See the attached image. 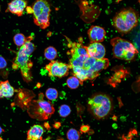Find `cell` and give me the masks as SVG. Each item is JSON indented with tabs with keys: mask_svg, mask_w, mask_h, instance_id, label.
Instances as JSON below:
<instances>
[{
	"mask_svg": "<svg viewBox=\"0 0 140 140\" xmlns=\"http://www.w3.org/2000/svg\"><path fill=\"white\" fill-rule=\"evenodd\" d=\"M88 104L89 111L94 118L98 120L107 117L112 109L111 100L105 94L94 95L88 99Z\"/></svg>",
	"mask_w": 140,
	"mask_h": 140,
	"instance_id": "6da1fadb",
	"label": "cell"
},
{
	"mask_svg": "<svg viewBox=\"0 0 140 140\" xmlns=\"http://www.w3.org/2000/svg\"><path fill=\"white\" fill-rule=\"evenodd\" d=\"M42 93L39 94L38 99L30 102L28 107L27 113L32 118L39 121L48 119L55 111L53 105L49 101L44 100Z\"/></svg>",
	"mask_w": 140,
	"mask_h": 140,
	"instance_id": "7a4b0ae2",
	"label": "cell"
},
{
	"mask_svg": "<svg viewBox=\"0 0 140 140\" xmlns=\"http://www.w3.org/2000/svg\"><path fill=\"white\" fill-rule=\"evenodd\" d=\"M113 25L119 32L128 33L137 25L138 17L131 9H124L117 13L113 20Z\"/></svg>",
	"mask_w": 140,
	"mask_h": 140,
	"instance_id": "3957f363",
	"label": "cell"
},
{
	"mask_svg": "<svg viewBox=\"0 0 140 140\" xmlns=\"http://www.w3.org/2000/svg\"><path fill=\"white\" fill-rule=\"evenodd\" d=\"M110 43L113 47V55L115 58L131 60L138 53V50L132 44L119 37L112 39Z\"/></svg>",
	"mask_w": 140,
	"mask_h": 140,
	"instance_id": "277c9868",
	"label": "cell"
},
{
	"mask_svg": "<svg viewBox=\"0 0 140 140\" xmlns=\"http://www.w3.org/2000/svg\"><path fill=\"white\" fill-rule=\"evenodd\" d=\"M34 23L41 28L45 29L50 25L51 9L47 0H36L32 4Z\"/></svg>",
	"mask_w": 140,
	"mask_h": 140,
	"instance_id": "5b68a950",
	"label": "cell"
},
{
	"mask_svg": "<svg viewBox=\"0 0 140 140\" xmlns=\"http://www.w3.org/2000/svg\"><path fill=\"white\" fill-rule=\"evenodd\" d=\"M29 56L26 53L22 45L17 53L13 65L14 69H17V67L20 68L23 80L27 82H30L32 79L30 69L33 64L29 59Z\"/></svg>",
	"mask_w": 140,
	"mask_h": 140,
	"instance_id": "8992f818",
	"label": "cell"
},
{
	"mask_svg": "<svg viewBox=\"0 0 140 140\" xmlns=\"http://www.w3.org/2000/svg\"><path fill=\"white\" fill-rule=\"evenodd\" d=\"M50 76H56L59 78L67 76L69 73V65L57 61H52L45 67Z\"/></svg>",
	"mask_w": 140,
	"mask_h": 140,
	"instance_id": "52a82bcc",
	"label": "cell"
},
{
	"mask_svg": "<svg viewBox=\"0 0 140 140\" xmlns=\"http://www.w3.org/2000/svg\"><path fill=\"white\" fill-rule=\"evenodd\" d=\"M87 33L91 43L103 41L106 35V32L102 27L98 26L92 25L88 30Z\"/></svg>",
	"mask_w": 140,
	"mask_h": 140,
	"instance_id": "ba28073f",
	"label": "cell"
},
{
	"mask_svg": "<svg viewBox=\"0 0 140 140\" xmlns=\"http://www.w3.org/2000/svg\"><path fill=\"white\" fill-rule=\"evenodd\" d=\"M86 50L89 57L96 59L103 58L105 54V48L99 43H91L88 46H86Z\"/></svg>",
	"mask_w": 140,
	"mask_h": 140,
	"instance_id": "9c48e42d",
	"label": "cell"
},
{
	"mask_svg": "<svg viewBox=\"0 0 140 140\" xmlns=\"http://www.w3.org/2000/svg\"><path fill=\"white\" fill-rule=\"evenodd\" d=\"M27 2L24 0H13L8 4L6 11H9L18 16H22L26 7Z\"/></svg>",
	"mask_w": 140,
	"mask_h": 140,
	"instance_id": "30bf717a",
	"label": "cell"
},
{
	"mask_svg": "<svg viewBox=\"0 0 140 140\" xmlns=\"http://www.w3.org/2000/svg\"><path fill=\"white\" fill-rule=\"evenodd\" d=\"M80 39L79 43H73L70 45L71 49L69 52L72 57L81 56H88L86 50V46H84L81 42Z\"/></svg>",
	"mask_w": 140,
	"mask_h": 140,
	"instance_id": "8fae6325",
	"label": "cell"
},
{
	"mask_svg": "<svg viewBox=\"0 0 140 140\" xmlns=\"http://www.w3.org/2000/svg\"><path fill=\"white\" fill-rule=\"evenodd\" d=\"M44 129L41 125H34L28 131L27 133V140H38L42 138L41 136Z\"/></svg>",
	"mask_w": 140,
	"mask_h": 140,
	"instance_id": "7c38bea8",
	"label": "cell"
},
{
	"mask_svg": "<svg viewBox=\"0 0 140 140\" xmlns=\"http://www.w3.org/2000/svg\"><path fill=\"white\" fill-rule=\"evenodd\" d=\"M15 91L8 80L0 82V98L11 97L13 95Z\"/></svg>",
	"mask_w": 140,
	"mask_h": 140,
	"instance_id": "4fadbf2b",
	"label": "cell"
},
{
	"mask_svg": "<svg viewBox=\"0 0 140 140\" xmlns=\"http://www.w3.org/2000/svg\"><path fill=\"white\" fill-rule=\"evenodd\" d=\"M109 65V61L107 58H103L101 59H96L94 65L90 70L99 73L103 69H106Z\"/></svg>",
	"mask_w": 140,
	"mask_h": 140,
	"instance_id": "5bb4252c",
	"label": "cell"
},
{
	"mask_svg": "<svg viewBox=\"0 0 140 140\" xmlns=\"http://www.w3.org/2000/svg\"><path fill=\"white\" fill-rule=\"evenodd\" d=\"M127 71L123 69L119 70L116 72L111 78L110 81V83L113 86L115 85L117 82H119L120 79L122 78L124 76V74H126Z\"/></svg>",
	"mask_w": 140,
	"mask_h": 140,
	"instance_id": "9a60e30c",
	"label": "cell"
},
{
	"mask_svg": "<svg viewBox=\"0 0 140 140\" xmlns=\"http://www.w3.org/2000/svg\"><path fill=\"white\" fill-rule=\"evenodd\" d=\"M45 57L49 60H53L56 58L57 52L56 49L53 47L49 46L46 48L44 51Z\"/></svg>",
	"mask_w": 140,
	"mask_h": 140,
	"instance_id": "2e32d148",
	"label": "cell"
},
{
	"mask_svg": "<svg viewBox=\"0 0 140 140\" xmlns=\"http://www.w3.org/2000/svg\"><path fill=\"white\" fill-rule=\"evenodd\" d=\"M66 136L68 140H79L80 134L79 131L74 128H71L67 131Z\"/></svg>",
	"mask_w": 140,
	"mask_h": 140,
	"instance_id": "e0dca14e",
	"label": "cell"
},
{
	"mask_svg": "<svg viewBox=\"0 0 140 140\" xmlns=\"http://www.w3.org/2000/svg\"><path fill=\"white\" fill-rule=\"evenodd\" d=\"M66 83L68 87L71 89L77 88L80 83L79 80L74 76L69 77L67 80Z\"/></svg>",
	"mask_w": 140,
	"mask_h": 140,
	"instance_id": "ac0fdd59",
	"label": "cell"
},
{
	"mask_svg": "<svg viewBox=\"0 0 140 140\" xmlns=\"http://www.w3.org/2000/svg\"><path fill=\"white\" fill-rule=\"evenodd\" d=\"M13 41L15 44L18 46H22L26 41V38L21 33L16 34L13 37Z\"/></svg>",
	"mask_w": 140,
	"mask_h": 140,
	"instance_id": "d6986e66",
	"label": "cell"
},
{
	"mask_svg": "<svg viewBox=\"0 0 140 140\" xmlns=\"http://www.w3.org/2000/svg\"><path fill=\"white\" fill-rule=\"evenodd\" d=\"M45 94L47 99L50 100H53L57 98L58 93L57 90L55 89L49 88L46 90Z\"/></svg>",
	"mask_w": 140,
	"mask_h": 140,
	"instance_id": "ffe728a7",
	"label": "cell"
},
{
	"mask_svg": "<svg viewBox=\"0 0 140 140\" xmlns=\"http://www.w3.org/2000/svg\"><path fill=\"white\" fill-rule=\"evenodd\" d=\"M71 111V108L68 106L66 104H63L60 107L59 113L61 117H65L69 115Z\"/></svg>",
	"mask_w": 140,
	"mask_h": 140,
	"instance_id": "44dd1931",
	"label": "cell"
},
{
	"mask_svg": "<svg viewBox=\"0 0 140 140\" xmlns=\"http://www.w3.org/2000/svg\"><path fill=\"white\" fill-rule=\"evenodd\" d=\"M23 46L26 53L29 56L35 49L34 45L30 41H26Z\"/></svg>",
	"mask_w": 140,
	"mask_h": 140,
	"instance_id": "7402d4cb",
	"label": "cell"
},
{
	"mask_svg": "<svg viewBox=\"0 0 140 140\" xmlns=\"http://www.w3.org/2000/svg\"><path fill=\"white\" fill-rule=\"evenodd\" d=\"M96 59L89 57L84 62L82 68L89 70L94 65Z\"/></svg>",
	"mask_w": 140,
	"mask_h": 140,
	"instance_id": "603a6c76",
	"label": "cell"
},
{
	"mask_svg": "<svg viewBox=\"0 0 140 140\" xmlns=\"http://www.w3.org/2000/svg\"><path fill=\"white\" fill-rule=\"evenodd\" d=\"M7 62L5 59L1 56H0V69H3L6 67Z\"/></svg>",
	"mask_w": 140,
	"mask_h": 140,
	"instance_id": "cb8c5ba5",
	"label": "cell"
},
{
	"mask_svg": "<svg viewBox=\"0 0 140 140\" xmlns=\"http://www.w3.org/2000/svg\"><path fill=\"white\" fill-rule=\"evenodd\" d=\"M90 126L88 125H82L80 127V130L82 133L87 132L90 129Z\"/></svg>",
	"mask_w": 140,
	"mask_h": 140,
	"instance_id": "d4e9b609",
	"label": "cell"
},
{
	"mask_svg": "<svg viewBox=\"0 0 140 140\" xmlns=\"http://www.w3.org/2000/svg\"><path fill=\"white\" fill-rule=\"evenodd\" d=\"M26 10L27 13L28 14H32L33 13V10L32 7L30 6L26 7Z\"/></svg>",
	"mask_w": 140,
	"mask_h": 140,
	"instance_id": "484cf974",
	"label": "cell"
},
{
	"mask_svg": "<svg viewBox=\"0 0 140 140\" xmlns=\"http://www.w3.org/2000/svg\"><path fill=\"white\" fill-rule=\"evenodd\" d=\"M61 126V123L59 122H55L53 125V127L57 129L59 128Z\"/></svg>",
	"mask_w": 140,
	"mask_h": 140,
	"instance_id": "4316f807",
	"label": "cell"
},
{
	"mask_svg": "<svg viewBox=\"0 0 140 140\" xmlns=\"http://www.w3.org/2000/svg\"><path fill=\"white\" fill-rule=\"evenodd\" d=\"M44 126L47 130H49L51 129V127L49 124L47 122H45L44 124Z\"/></svg>",
	"mask_w": 140,
	"mask_h": 140,
	"instance_id": "83f0119b",
	"label": "cell"
},
{
	"mask_svg": "<svg viewBox=\"0 0 140 140\" xmlns=\"http://www.w3.org/2000/svg\"><path fill=\"white\" fill-rule=\"evenodd\" d=\"M88 134L89 135H92L93 134L94 132V131L92 129H89L88 131L87 132Z\"/></svg>",
	"mask_w": 140,
	"mask_h": 140,
	"instance_id": "f1b7e54d",
	"label": "cell"
},
{
	"mask_svg": "<svg viewBox=\"0 0 140 140\" xmlns=\"http://www.w3.org/2000/svg\"><path fill=\"white\" fill-rule=\"evenodd\" d=\"M3 131V129L0 127V134L2 133Z\"/></svg>",
	"mask_w": 140,
	"mask_h": 140,
	"instance_id": "f546056e",
	"label": "cell"
},
{
	"mask_svg": "<svg viewBox=\"0 0 140 140\" xmlns=\"http://www.w3.org/2000/svg\"><path fill=\"white\" fill-rule=\"evenodd\" d=\"M46 140L45 139H43L42 138V139H39V140Z\"/></svg>",
	"mask_w": 140,
	"mask_h": 140,
	"instance_id": "4dcf8cb0",
	"label": "cell"
}]
</instances>
